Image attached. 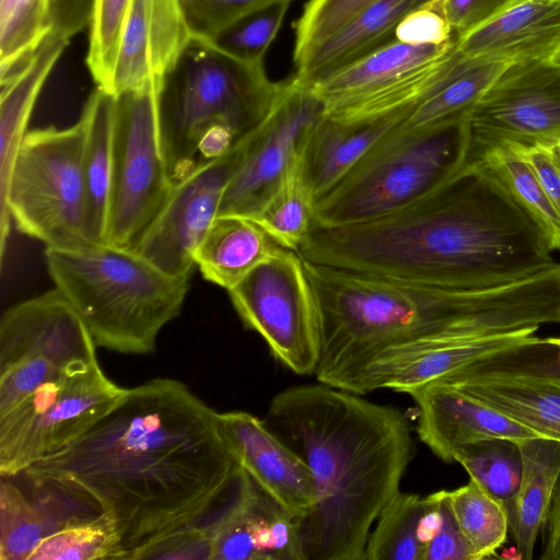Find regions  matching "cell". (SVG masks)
Returning a JSON list of instances; mask_svg holds the SVG:
<instances>
[{"mask_svg":"<svg viewBox=\"0 0 560 560\" xmlns=\"http://www.w3.org/2000/svg\"><path fill=\"white\" fill-rule=\"evenodd\" d=\"M445 499L470 560L492 558L510 529L505 504L471 479L457 489L445 490Z\"/></svg>","mask_w":560,"mask_h":560,"instance_id":"cell-33","label":"cell"},{"mask_svg":"<svg viewBox=\"0 0 560 560\" xmlns=\"http://www.w3.org/2000/svg\"><path fill=\"white\" fill-rule=\"evenodd\" d=\"M442 490L421 497L398 491L374 523L365 560H423L440 521Z\"/></svg>","mask_w":560,"mask_h":560,"instance_id":"cell-30","label":"cell"},{"mask_svg":"<svg viewBox=\"0 0 560 560\" xmlns=\"http://www.w3.org/2000/svg\"><path fill=\"white\" fill-rule=\"evenodd\" d=\"M243 325L258 334L284 368L315 374L320 334L302 257L283 248L226 291Z\"/></svg>","mask_w":560,"mask_h":560,"instance_id":"cell-13","label":"cell"},{"mask_svg":"<svg viewBox=\"0 0 560 560\" xmlns=\"http://www.w3.org/2000/svg\"><path fill=\"white\" fill-rule=\"evenodd\" d=\"M423 560H470L468 548L447 505L443 490L440 522L425 544Z\"/></svg>","mask_w":560,"mask_h":560,"instance_id":"cell-46","label":"cell"},{"mask_svg":"<svg viewBox=\"0 0 560 560\" xmlns=\"http://www.w3.org/2000/svg\"><path fill=\"white\" fill-rule=\"evenodd\" d=\"M459 38L487 23L512 0H435Z\"/></svg>","mask_w":560,"mask_h":560,"instance_id":"cell-45","label":"cell"},{"mask_svg":"<svg viewBox=\"0 0 560 560\" xmlns=\"http://www.w3.org/2000/svg\"><path fill=\"white\" fill-rule=\"evenodd\" d=\"M541 560H560V478L542 527Z\"/></svg>","mask_w":560,"mask_h":560,"instance_id":"cell-49","label":"cell"},{"mask_svg":"<svg viewBox=\"0 0 560 560\" xmlns=\"http://www.w3.org/2000/svg\"><path fill=\"white\" fill-rule=\"evenodd\" d=\"M397 40L412 45H445L458 38L435 0L410 11L395 31Z\"/></svg>","mask_w":560,"mask_h":560,"instance_id":"cell-43","label":"cell"},{"mask_svg":"<svg viewBox=\"0 0 560 560\" xmlns=\"http://www.w3.org/2000/svg\"><path fill=\"white\" fill-rule=\"evenodd\" d=\"M506 65L458 51L440 80L412 107L401 129L423 128L468 115Z\"/></svg>","mask_w":560,"mask_h":560,"instance_id":"cell-32","label":"cell"},{"mask_svg":"<svg viewBox=\"0 0 560 560\" xmlns=\"http://www.w3.org/2000/svg\"><path fill=\"white\" fill-rule=\"evenodd\" d=\"M68 44L69 39L49 32L27 60L1 81V191L5 188L14 156L27 132L35 102Z\"/></svg>","mask_w":560,"mask_h":560,"instance_id":"cell-29","label":"cell"},{"mask_svg":"<svg viewBox=\"0 0 560 560\" xmlns=\"http://www.w3.org/2000/svg\"><path fill=\"white\" fill-rule=\"evenodd\" d=\"M411 109L358 122H342L323 114L299 153L301 171L314 200L327 194L377 142L402 127Z\"/></svg>","mask_w":560,"mask_h":560,"instance_id":"cell-24","label":"cell"},{"mask_svg":"<svg viewBox=\"0 0 560 560\" xmlns=\"http://www.w3.org/2000/svg\"><path fill=\"white\" fill-rule=\"evenodd\" d=\"M323 114L324 105L310 85L295 75L279 82L270 112L247 138L218 215L254 218L279 187Z\"/></svg>","mask_w":560,"mask_h":560,"instance_id":"cell-14","label":"cell"},{"mask_svg":"<svg viewBox=\"0 0 560 560\" xmlns=\"http://www.w3.org/2000/svg\"><path fill=\"white\" fill-rule=\"evenodd\" d=\"M279 90L264 62L237 60L192 37L159 95L162 151L176 182L247 138L270 112Z\"/></svg>","mask_w":560,"mask_h":560,"instance_id":"cell-5","label":"cell"},{"mask_svg":"<svg viewBox=\"0 0 560 560\" xmlns=\"http://www.w3.org/2000/svg\"><path fill=\"white\" fill-rule=\"evenodd\" d=\"M380 0H308L295 24L293 59Z\"/></svg>","mask_w":560,"mask_h":560,"instance_id":"cell-41","label":"cell"},{"mask_svg":"<svg viewBox=\"0 0 560 560\" xmlns=\"http://www.w3.org/2000/svg\"><path fill=\"white\" fill-rule=\"evenodd\" d=\"M278 0H180L192 37L209 40L229 23Z\"/></svg>","mask_w":560,"mask_h":560,"instance_id":"cell-42","label":"cell"},{"mask_svg":"<svg viewBox=\"0 0 560 560\" xmlns=\"http://www.w3.org/2000/svg\"><path fill=\"white\" fill-rule=\"evenodd\" d=\"M244 469L218 412L182 382L127 388L91 429L28 467L36 487L90 503L115 527L125 559L189 527L212 528Z\"/></svg>","mask_w":560,"mask_h":560,"instance_id":"cell-1","label":"cell"},{"mask_svg":"<svg viewBox=\"0 0 560 560\" xmlns=\"http://www.w3.org/2000/svg\"><path fill=\"white\" fill-rule=\"evenodd\" d=\"M211 528L189 527L165 535L138 551L136 559L211 560Z\"/></svg>","mask_w":560,"mask_h":560,"instance_id":"cell-44","label":"cell"},{"mask_svg":"<svg viewBox=\"0 0 560 560\" xmlns=\"http://www.w3.org/2000/svg\"><path fill=\"white\" fill-rule=\"evenodd\" d=\"M283 247L255 220L218 215L195 252L202 277L226 291Z\"/></svg>","mask_w":560,"mask_h":560,"instance_id":"cell-27","label":"cell"},{"mask_svg":"<svg viewBox=\"0 0 560 560\" xmlns=\"http://www.w3.org/2000/svg\"><path fill=\"white\" fill-rule=\"evenodd\" d=\"M560 442V374L482 358L435 381Z\"/></svg>","mask_w":560,"mask_h":560,"instance_id":"cell-18","label":"cell"},{"mask_svg":"<svg viewBox=\"0 0 560 560\" xmlns=\"http://www.w3.org/2000/svg\"><path fill=\"white\" fill-rule=\"evenodd\" d=\"M470 142L521 148L560 141V63H508L469 116Z\"/></svg>","mask_w":560,"mask_h":560,"instance_id":"cell-15","label":"cell"},{"mask_svg":"<svg viewBox=\"0 0 560 560\" xmlns=\"http://www.w3.org/2000/svg\"><path fill=\"white\" fill-rule=\"evenodd\" d=\"M97 363L88 327L57 288L14 304L0 318V415L42 384Z\"/></svg>","mask_w":560,"mask_h":560,"instance_id":"cell-9","label":"cell"},{"mask_svg":"<svg viewBox=\"0 0 560 560\" xmlns=\"http://www.w3.org/2000/svg\"><path fill=\"white\" fill-rule=\"evenodd\" d=\"M516 443L522 455V477L505 508L518 557L530 560L560 478V442L536 436Z\"/></svg>","mask_w":560,"mask_h":560,"instance_id":"cell-26","label":"cell"},{"mask_svg":"<svg viewBox=\"0 0 560 560\" xmlns=\"http://www.w3.org/2000/svg\"><path fill=\"white\" fill-rule=\"evenodd\" d=\"M457 40L434 46L395 39L311 88L330 118L384 117L413 107L434 86L456 57Z\"/></svg>","mask_w":560,"mask_h":560,"instance_id":"cell-12","label":"cell"},{"mask_svg":"<svg viewBox=\"0 0 560 560\" xmlns=\"http://www.w3.org/2000/svg\"><path fill=\"white\" fill-rule=\"evenodd\" d=\"M291 0H278L238 16L210 42L222 52L244 62L261 63L276 38Z\"/></svg>","mask_w":560,"mask_h":560,"instance_id":"cell-38","label":"cell"},{"mask_svg":"<svg viewBox=\"0 0 560 560\" xmlns=\"http://www.w3.org/2000/svg\"><path fill=\"white\" fill-rule=\"evenodd\" d=\"M211 534V560H303L296 520L246 471Z\"/></svg>","mask_w":560,"mask_h":560,"instance_id":"cell-22","label":"cell"},{"mask_svg":"<svg viewBox=\"0 0 560 560\" xmlns=\"http://www.w3.org/2000/svg\"><path fill=\"white\" fill-rule=\"evenodd\" d=\"M94 0H49L50 32L70 40L90 26Z\"/></svg>","mask_w":560,"mask_h":560,"instance_id":"cell-48","label":"cell"},{"mask_svg":"<svg viewBox=\"0 0 560 560\" xmlns=\"http://www.w3.org/2000/svg\"><path fill=\"white\" fill-rule=\"evenodd\" d=\"M467 57L560 63V0H512L457 40Z\"/></svg>","mask_w":560,"mask_h":560,"instance_id":"cell-23","label":"cell"},{"mask_svg":"<svg viewBox=\"0 0 560 560\" xmlns=\"http://www.w3.org/2000/svg\"><path fill=\"white\" fill-rule=\"evenodd\" d=\"M221 432L257 485L283 506L296 522L317 499L312 469L265 421L245 411L218 412Z\"/></svg>","mask_w":560,"mask_h":560,"instance_id":"cell-19","label":"cell"},{"mask_svg":"<svg viewBox=\"0 0 560 560\" xmlns=\"http://www.w3.org/2000/svg\"><path fill=\"white\" fill-rule=\"evenodd\" d=\"M265 422L315 478L316 503L298 521L303 560H365L372 527L415 455L409 419L318 382L275 395Z\"/></svg>","mask_w":560,"mask_h":560,"instance_id":"cell-4","label":"cell"},{"mask_svg":"<svg viewBox=\"0 0 560 560\" xmlns=\"http://www.w3.org/2000/svg\"><path fill=\"white\" fill-rule=\"evenodd\" d=\"M418 406L417 434L441 460L454 462L465 445L488 440L518 442L539 436L528 428L479 402L459 389L440 382L407 390ZM541 438V436H540Z\"/></svg>","mask_w":560,"mask_h":560,"instance_id":"cell-21","label":"cell"},{"mask_svg":"<svg viewBox=\"0 0 560 560\" xmlns=\"http://www.w3.org/2000/svg\"><path fill=\"white\" fill-rule=\"evenodd\" d=\"M50 279L96 347L124 354L155 350L161 329L182 312L190 278L170 275L140 253L110 245L45 247Z\"/></svg>","mask_w":560,"mask_h":560,"instance_id":"cell-6","label":"cell"},{"mask_svg":"<svg viewBox=\"0 0 560 560\" xmlns=\"http://www.w3.org/2000/svg\"><path fill=\"white\" fill-rule=\"evenodd\" d=\"M49 28V0H0V79L14 73Z\"/></svg>","mask_w":560,"mask_h":560,"instance_id":"cell-37","label":"cell"},{"mask_svg":"<svg viewBox=\"0 0 560 560\" xmlns=\"http://www.w3.org/2000/svg\"><path fill=\"white\" fill-rule=\"evenodd\" d=\"M1 477L0 559L28 560L44 537L54 532L47 516L15 485Z\"/></svg>","mask_w":560,"mask_h":560,"instance_id":"cell-39","label":"cell"},{"mask_svg":"<svg viewBox=\"0 0 560 560\" xmlns=\"http://www.w3.org/2000/svg\"><path fill=\"white\" fill-rule=\"evenodd\" d=\"M534 366L539 370L560 374V338H544Z\"/></svg>","mask_w":560,"mask_h":560,"instance_id":"cell-50","label":"cell"},{"mask_svg":"<svg viewBox=\"0 0 560 560\" xmlns=\"http://www.w3.org/2000/svg\"><path fill=\"white\" fill-rule=\"evenodd\" d=\"M100 364L38 386L0 415V476L14 477L70 444L125 395Z\"/></svg>","mask_w":560,"mask_h":560,"instance_id":"cell-11","label":"cell"},{"mask_svg":"<svg viewBox=\"0 0 560 560\" xmlns=\"http://www.w3.org/2000/svg\"><path fill=\"white\" fill-rule=\"evenodd\" d=\"M163 82L115 96L106 243L137 250L174 180L162 151L159 95Z\"/></svg>","mask_w":560,"mask_h":560,"instance_id":"cell-10","label":"cell"},{"mask_svg":"<svg viewBox=\"0 0 560 560\" xmlns=\"http://www.w3.org/2000/svg\"><path fill=\"white\" fill-rule=\"evenodd\" d=\"M115 96L96 88L82 110L85 125L82 170L86 234L93 244L106 243L113 165Z\"/></svg>","mask_w":560,"mask_h":560,"instance_id":"cell-28","label":"cell"},{"mask_svg":"<svg viewBox=\"0 0 560 560\" xmlns=\"http://www.w3.org/2000/svg\"><path fill=\"white\" fill-rule=\"evenodd\" d=\"M314 203L298 156L276 191L250 219L283 248L296 252L314 224Z\"/></svg>","mask_w":560,"mask_h":560,"instance_id":"cell-34","label":"cell"},{"mask_svg":"<svg viewBox=\"0 0 560 560\" xmlns=\"http://www.w3.org/2000/svg\"><path fill=\"white\" fill-rule=\"evenodd\" d=\"M427 1H376L294 59V75L312 86L395 40V31L400 21Z\"/></svg>","mask_w":560,"mask_h":560,"instance_id":"cell-25","label":"cell"},{"mask_svg":"<svg viewBox=\"0 0 560 560\" xmlns=\"http://www.w3.org/2000/svg\"><path fill=\"white\" fill-rule=\"evenodd\" d=\"M247 138L226 154L198 164L174 183L138 253L170 275L191 277L195 252L219 214L224 190L241 164Z\"/></svg>","mask_w":560,"mask_h":560,"instance_id":"cell-16","label":"cell"},{"mask_svg":"<svg viewBox=\"0 0 560 560\" xmlns=\"http://www.w3.org/2000/svg\"><path fill=\"white\" fill-rule=\"evenodd\" d=\"M125 559L120 539L101 513L89 518H68L49 533L28 560Z\"/></svg>","mask_w":560,"mask_h":560,"instance_id":"cell-35","label":"cell"},{"mask_svg":"<svg viewBox=\"0 0 560 560\" xmlns=\"http://www.w3.org/2000/svg\"><path fill=\"white\" fill-rule=\"evenodd\" d=\"M468 115L390 132L314 203V225L339 228L372 221L427 196L468 160Z\"/></svg>","mask_w":560,"mask_h":560,"instance_id":"cell-7","label":"cell"},{"mask_svg":"<svg viewBox=\"0 0 560 560\" xmlns=\"http://www.w3.org/2000/svg\"><path fill=\"white\" fill-rule=\"evenodd\" d=\"M303 259V258H302ZM320 334L319 383L341 388L382 351L560 323V264L501 285L446 288L303 259Z\"/></svg>","mask_w":560,"mask_h":560,"instance_id":"cell-3","label":"cell"},{"mask_svg":"<svg viewBox=\"0 0 560 560\" xmlns=\"http://www.w3.org/2000/svg\"><path fill=\"white\" fill-rule=\"evenodd\" d=\"M536 330L529 328L471 339H428L389 348L368 362L340 389L362 396L378 389L406 393L525 342Z\"/></svg>","mask_w":560,"mask_h":560,"instance_id":"cell-17","label":"cell"},{"mask_svg":"<svg viewBox=\"0 0 560 560\" xmlns=\"http://www.w3.org/2000/svg\"><path fill=\"white\" fill-rule=\"evenodd\" d=\"M471 480L505 506L515 495L522 477V455L516 442L509 439L478 441L454 453Z\"/></svg>","mask_w":560,"mask_h":560,"instance_id":"cell-36","label":"cell"},{"mask_svg":"<svg viewBox=\"0 0 560 560\" xmlns=\"http://www.w3.org/2000/svg\"><path fill=\"white\" fill-rule=\"evenodd\" d=\"M85 125L27 131L1 192V258L10 221L51 248L94 245L86 234L82 159Z\"/></svg>","mask_w":560,"mask_h":560,"instance_id":"cell-8","label":"cell"},{"mask_svg":"<svg viewBox=\"0 0 560 560\" xmlns=\"http://www.w3.org/2000/svg\"><path fill=\"white\" fill-rule=\"evenodd\" d=\"M522 150L547 197L560 214V141Z\"/></svg>","mask_w":560,"mask_h":560,"instance_id":"cell-47","label":"cell"},{"mask_svg":"<svg viewBox=\"0 0 560 560\" xmlns=\"http://www.w3.org/2000/svg\"><path fill=\"white\" fill-rule=\"evenodd\" d=\"M191 39L180 0H132L108 93L163 82Z\"/></svg>","mask_w":560,"mask_h":560,"instance_id":"cell-20","label":"cell"},{"mask_svg":"<svg viewBox=\"0 0 560 560\" xmlns=\"http://www.w3.org/2000/svg\"><path fill=\"white\" fill-rule=\"evenodd\" d=\"M132 0H94L86 65L97 88L109 91L114 66Z\"/></svg>","mask_w":560,"mask_h":560,"instance_id":"cell-40","label":"cell"},{"mask_svg":"<svg viewBox=\"0 0 560 560\" xmlns=\"http://www.w3.org/2000/svg\"><path fill=\"white\" fill-rule=\"evenodd\" d=\"M481 164L536 222L552 250L560 249V214L522 148L500 141L470 142L468 160Z\"/></svg>","mask_w":560,"mask_h":560,"instance_id":"cell-31","label":"cell"},{"mask_svg":"<svg viewBox=\"0 0 560 560\" xmlns=\"http://www.w3.org/2000/svg\"><path fill=\"white\" fill-rule=\"evenodd\" d=\"M310 262L446 288H486L553 264L536 222L479 163L385 217L313 225L296 252Z\"/></svg>","mask_w":560,"mask_h":560,"instance_id":"cell-2","label":"cell"}]
</instances>
